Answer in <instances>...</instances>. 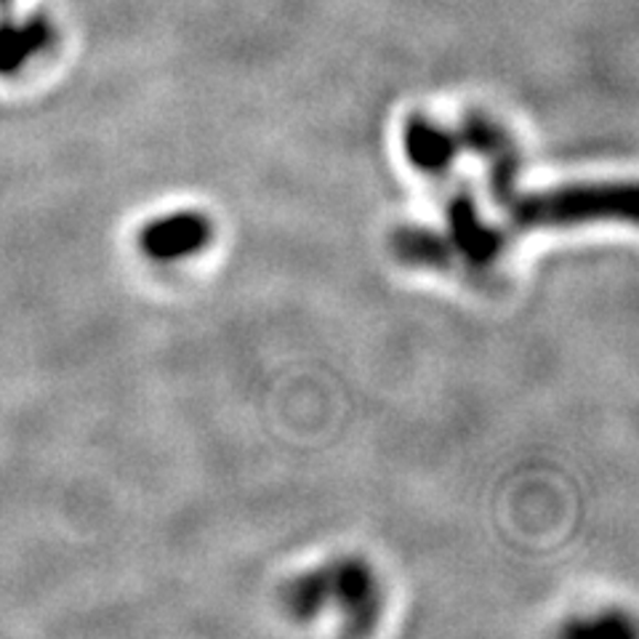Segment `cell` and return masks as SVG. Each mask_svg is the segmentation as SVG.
<instances>
[{"label": "cell", "mask_w": 639, "mask_h": 639, "mask_svg": "<svg viewBox=\"0 0 639 639\" xmlns=\"http://www.w3.org/2000/svg\"><path fill=\"white\" fill-rule=\"evenodd\" d=\"M635 184H581L533 197H517L511 219L520 227H567V224L635 219Z\"/></svg>", "instance_id": "obj_1"}, {"label": "cell", "mask_w": 639, "mask_h": 639, "mask_svg": "<svg viewBox=\"0 0 639 639\" xmlns=\"http://www.w3.org/2000/svg\"><path fill=\"white\" fill-rule=\"evenodd\" d=\"M464 142L488 165L490 187H494L496 201L507 208L515 206L517 197H520V192H517L520 160H517V150L507 137V131L490 118H485V115L472 112L464 120Z\"/></svg>", "instance_id": "obj_2"}, {"label": "cell", "mask_w": 639, "mask_h": 639, "mask_svg": "<svg viewBox=\"0 0 639 639\" xmlns=\"http://www.w3.org/2000/svg\"><path fill=\"white\" fill-rule=\"evenodd\" d=\"M56 46V28L48 14L35 11L24 19L0 14V78L19 75L32 59Z\"/></svg>", "instance_id": "obj_3"}, {"label": "cell", "mask_w": 639, "mask_h": 639, "mask_svg": "<svg viewBox=\"0 0 639 639\" xmlns=\"http://www.w3.org/2000/svg\"><path fill=\"white\" fill-rule=\"evenodd\" d=\"M210 240V224L201 214H176L147 224L139 235V246L158 261L184 259L206 248Z\"/></svg>", "instance_id": "obj_4"}, {"label": "cell", "mask_w": 639, "mask_h": 639, "mask_svg": "<svg viewBox=\"0 0 639 639\" xmlns=\"http://www.w3.org/2000/svg\"><path fill=\"white\" fill-rule=\"evenodd\" d=\"M447 216H451L453 229L447 240H451L453 251L458 248V253L464 259L475 261V264H494L503 248V235L479 216L475 201L469 195H458L451 203V214Z\"/></svg>", "instance_id": "obj_5"}, {"label": "cell", "mask_w": 639, "mask_h": 639, "mask_svg": "<svg viewBox=\"0 0 639 639\" xmlns=\"http://www.w3.org/2000/svg\"><path fill=\"white\" fill-rule=\"evenodd\" d=\"M405 152L424 174H443L458 155V139L434 120L415 115L405 126Z\"/></svg>", "instance_id": "obj_6"}, {"label": "cell", "mask_w": 639, "mask_h": 639, "mask_svg": "<svg viewBox=\"0 0 639 639\" xmlns=\"http://www.w3.org/2000/svg\"><path fill=\"white\" fill-rule=\"evenodd\" d=\"M331 575V573H328ZM331 594H338L344 607L362 621V618H373L376 610V589H373V578L366 567H360L357 562H347L338 571L331 575Z\"/></svg>", "instance_id": "obj_7"}, {"label": "cell", "mask_w": 639, "mask_h": 639, "mask_svg": "<svg viewBox=\"0 0 639 639\" xmlns=\"http://www.w3.org/2000/svg\"><path fill=\"white\" fill-rule=\"evenodd\" d=\"M394 251L402 261L415 267H451L453 264V246L443 235L430 232V229H402L394 238Z\"/></svg>", "instance_id": "obj_8"}, {"label": "cell", "mask_w": 639, "mask_h": 639, "mask_svg": "<svg viewBox=\"0 0 639 639\" xmlns=\"http://www.w3.org/2000/svg\"><path fill=\"white\" fill-rule=\"evenodd\" d=\"M331 597V575L328 573H312L299 578L285 594L288 605L296 616H312L317 607H323L325 599Z\"/></svg>", "instance_id": "obj_9"}, {"label": "cell", "mask_w": 639, "mask_h": 639, "mask_svg": "<svg viewBox=\"0 0 639 639\" xmlns=\"http://www.w3.org/2000/svg\"><path fill=\"white\" fill-rule=\"evenodd\" d=\"M11 6H14V0H0V14L11 11Z\"/></svg>", "instance_id": "obj_10"}]
</instances>
